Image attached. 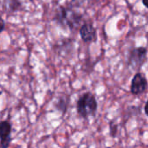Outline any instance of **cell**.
Listing matches in <instances>:
<instances>
[{
  "instance_id": "7a4b0ae2",
  "label": "cell",
  "mask_w": 148,
  "mask_h": 148,
  "mask_svg": "<svg viewBox=\"0 0 148 148\" xmlns=\"http://www.w3.org/2000/svg\"><path fill=\"white\" fill-rule=\"evenodd\" d=\"M147 49L145 47L134 48L128 56V64L134 70L140 69L147 61Z\"/></svg>"
},
{
  "instance_id": "8992f818",
  "label": "cell",
  "mask_w": 148,
  "mask_h": 148,
  "mask_svg": "<svg viewBox=\"0 0 148 148\" xmlns=\"http://www.w3.org/2000/svg\"><path fill=\"white\" fill-rule=\"evenodd\" d=\"M69 98L68 96H61L56 104V108L63 114L66 113L68 107H69Z\"/></svg>"
},
{
  "instance_id": "277c9868",
  "label": "cell",
  "mask_w": 148,
  "mask_h": 148,
  "mask_svg": "<svg viewBox=\"0 0 148 148\" xmlns=\"http://www.w3.org/2000/svg\"><path fill=\"white\" fill-rule=\"evenodd\" d=\"M10 133L11 125L9 121L4 120L0 125V138H1V148H8L10 144Z\"/></svg>"
},
{
  "instance_id": "ba28073f",
  "label": "cell",
  "mask_w": 148,
  "mask_h": 148,
  "mask_svg": "<svg viewBox=\"0 0 148 148\" xmlns=\"http://www.w3.org/2000/svg\"><path fill=\"white\" fill-rule=\"evenodd\" d=\"M144 110H145V113H146V114L148 116V101H147V103H146V105H145V108H144Z\"/></svg>"
},
{
  "instance_id": "30bf717a",
  "label": "cell",
  "mask_w": 148,
  "mask_h": 148,
  "mask_svg": "<svg viewBox=\"0 0 148 148\" xmlns=\"http://www.w3.org/2000/svg\"><path fill=\"white\" fill-rule=\"evenodd\" d=\"M142 3L147 8H148V0H142Z\"/></svg>"
},
{
  "instance_id": "6da1fadb",
  "label": "cell",
  "mask_w": 148,
  "mask_h": 148,
  "mask_svg": "<svg viewBox=\"0 0 148 148\" xmlns=\"http://www.w3.org/2000/svg\"><path fill=\"white\" fill-rule=\"evenodd\" d=\"M97 101L95 95L90 93L87 92L83 94L78 100L76 108L77 113L80 117L82 118H88L90 116H95L97 111Z\"/></svg>"
},
{
  "instance_id": "52a82bcc",
  "label": "cell",
  "mask_w": 148,
  "mask_h": 148,
  "mask_svg": "<svg viewBox=\"0 0 148 148\" xmlns=\"http://www.w3.org/2000/svg\"><path fill=\"white\" fill-rule=\"evenodd\" d=\"M110 134L112 136H115L116 134H117V125L114 124V122H111L110 123Z\"/></svg>"
},
{
  "instance_id": "5b68a950",
  "label": "cell",
  "mask_w": 148,
  "mask_h": 148,
  "mask_svg": "<svg viewBox=\"0 0 148 148\" xmlns=\"http://www.w3.org/2000/svg\"><path fill=\"white\" fill-rule=\"evenodd\" d=\"M81 38L85 42H93L96 40V30L91 23H84L80 29Z\"/></svg>"
},
{
  "instance_id": "3957f363",
  "label": "cell",
  "mask_w": 148,
  "mask_h": 148,
  "mask_svg": "<svg viewBox=\"0 0 148 148\" xmlns=\"http://www.w3.org/2000/svg\"><path fill=\"white\" fill-rule=\"evenodd\" d=\"M147 80L144 76V75L140 72L136 73L131 82V86H130L131 93L134 95H138L143 94L147 89Z\"/></svg>"
},
{
  "instance_id": "9c48e42d",
  "label": "cell",
  "mask_w": 148,
  "mask_h": 148,
  "mask_svg": "<svg viewBox=\"0 0 148 148\" xmlns=\"http://www.w3.org/2000/svg\"><path fill=\"white\" fill-rule=\"evenodd\" d=\"M4 29V21L2 20L1 21V31H3Z\"/></svg>"
}]
</instances>
